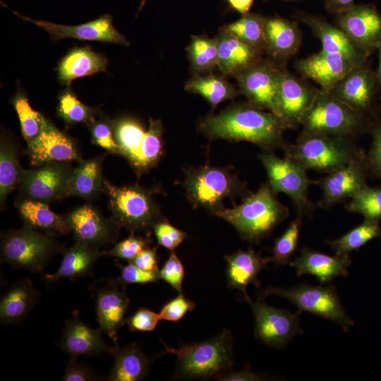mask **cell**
<instances>
[{
    "label": "cell",
    "instance_id": "obj_1",
    "mask_svg": "<svg viewBox=\"0 0 381 381\" xmlns=\"http://www.w3.org/2000/svg\"><path fill=\"white\" fill-rule=\"evenodd\" d=\"M200 128L212 138L246 140L264 148L282 147V134L286 129L275 114L251 104L233 106L207 117Z\"/></svg>",
    "mask_w": 381,
    "mask_h": 381
},
{
    "label": "cell",
    "instance_id": "obj_2",
    "mask_svg": "<svg viewBox=\"0 0 381 381\" xmlns=\"http://www.w3.org/2000/svg\"><path fill=\"white\" fill-rule=\"evenodd\" d=\"M164 351L176 357V375L185 379H209L231 370L234 361L233 337L226 329L212 338L178 349L162 341Z\"/></svg>",
    "mask_w": 381,
    "mask_h": 381
},
{
    "label": "cell",
    "instance_id": "obj_3",
    "mask_svg": "<svg viewBox=\"0 0 381 381\" xmlns=\"http://www.w3.org/2000/svg\"><path fill=\"white\" fill-rule=\"evenodd\" d=\"M274 193L270 185H262L240 205L217 214L233 225L243 239L258 243L289 215Z\"/></svg>",
    "mask_w": 381,
    "mask_h": 381
},
{
    "label": "cell",
    "instance_id": "obj_4",
    "mask_svg": "<svg viewBox=\"0 0 381 381\" xmlns=\"http://www.w3.org/2000/svg\"><path fill=\"white\" fill-rule=\"evenodd\" d=\"M375 121L356 112L331 92L320 89L313 104L302 119L301 133L351 138L370 133Z\"/></svg>",
    "mask_w": 381,
    "mask_h": 381
},
{
    "label": "cell",
    "instance_id": "obj_5",
    "mask_svg": "<svg viewBox=\"0 0 381 381\" xmlns=\"http://www.w3.org/2000/svg\"><path fill=\"white\" fill-rule=\"evenodd\" d=\"M285 157L304 168L329 173L351 161L363 150L349 138L301 133L294 143L282 146Z\"/></svg>",
    "mask_w": 381,
    "mask_h": 381
},
{
    "label": "cell",
    "instance_id": "obj_6",
    "mask_svg": "<svg viewBox=\"0 0 381 381\" xmlns=\"http://www.w3.org/2000/svg\"><path fill=\"white\" fill-rule=\"evenodd\" d=\"M65 250L53 235L27 226L6 232L1 241V261L32 272L43 271L54 255Z\"/></svg>",
    "mask_w": 381,
    "mask_h": 381
},
{
    "label": "cell",
    "instance_id": "obj_7",
    "mask_svg": "<svg viewBox=\"0 0 381 381\" xmlns=\"http://www.w3.org/2000/svg\"><path fill=\"white\" fill-rule=\"evenodd\" d=\"M113 221L130 231H149L159 222L158 210L148 192L137 186L117 187L104 180Z\"/></svg>",
    "mask_w": 381,
    "mask_h": 381
},
{
    "label": "cell",
    "instance_id": "obj_8",
    "mask_svg": "<svg viewBox=\"0 0 381 381\" xmlns=\"http://www.w3.org/2000/svg\"><path fill=\"white\" fill-rule=\"evenodd\" d=\"M259 294L284 298L297 306L299 312H308L329 320L345 332L354 325L332 284L322 286L301 284L289 289L267 287Z\"/></svg>",
    "mask_w": 381,
    "mask_h": 381
},
{
    "label": "cell",
    "instance_id": "obj_9",
    "mask_svg": "<svg viewBox=\"0 0 381 381\" xmlns=\"http://www.w3.org/2000/svg\"><path fill=\"white\" fill-rule=\"evenodd\" d=\"M270 186L276 193H283L291 200L300 217L311 214L315 206L308 198V190L314 180L307 176V169L287 157H279L270 153L259 155Z\"/></svg>",
    "mask_w": 381,
    "mask_h": 381
},
{
    "label": "cell",
    "instance_id": "obj_10",
    "mask_svg": "<svg viewBox=\"0 0 381 381\" xmlns=\"http://www.w3.org/2000/svg\"><path fill=\"white\" fill-rule=\"evenodd\" d=\"M252 308L255 319V337L265 345L284 348L297 334L303 332L300 326L298 310L291 313L266 303L265 296L260 295L255 301L246 300Z\"/></svg>",
    "mask_w": 381,
    "mask_h": 381
},
{
    "label": "cell",
    "instance_id": "obj_11",
    "mask_svg": "<svg viewBox=\"0 0 381 381\" xmlns=\"http://www.w3.org/2000/svg\"><path fill=\"white\" fill-rule=\"evenodd\" d=\"M282 66L269 59H260L257 62L237 73L241 92L250 104L268 109L278 117V98Z\"/></svg>",
    "mask_w": 381,
    "mask_h": 381
},
{
    "label": "cell",
    "instance_id": "obj_12",
    "mask_svg": "<svg viewBox=\"0 0 381 381\" xmlns=\"http://www.w3.org/2000/svg\"><path fill=\"white\" fill-rule=\"evenodd\" d=\"M368 176L366 154L363 150L346 164L327 173V175L314 184L322 191L319 206L328 209L334 205L350 200L368 184Z\"/></svg>",
    "mask_w": 381,
    "mask_h": 381
},
{
    "label": "cell",
    "instance_id": "obj_13",
    "mask_svg": "<svg viewBox=\"0 0 381 381\" xmlns=\"http://www.w3.org/2000/svg\"><path fill=\"white\" fill-rule=\"evenodd\" d=\"M73 169L68 163L52 162L22 170L18 183L23 198L50 202L67 196Z\"/></svg>",
    "mask_w": 381,
    "mask_h": 381
},
{
    "label": "cell",
    "instance_id": "obj_14",
    "mask_svg": "<svg viewBox=\"0 0 381 381\" xmlns=\"http://www.w3.org/2000/svg\"><path fill=\"white\" fill-rule=\"evenodd\" d=\"M336 25L368 56L381 43V13L371 4H353L336 13Z\"/></svg>",
    "mask_w": 381,
    "mask_h": 381
},
{
    "label": "cell",
    "instance_id": "obj_15",
    "mask_svg": "<svg viewBox=\"0 0 381 381\" xmlns=\"http://www.w3.org/2000/svg\"><path fill=\"white\" fill-rule=\"evenodd\" d=\"M379 87L375 71L365 64L353 67L329 92L356 112L373 117Z\"/></svg>",
    "mask_w": 381,
    "mask_h": 381
},
{
    "label": "cell",
    "instance_id": "obj_16",
    "mask_svg": "<svg viewBox=\"0 0 381 381\" xmlns=\"http://www.w3.org/2000/svg\"><path fill=\"white\" fill-rule=\"evenodd\" d=\"M320 89L304 78H299L283 68L278 98V117L286 128L301 125L306 113L313 104Z\"/></svg>",
    "mask_w": 381,
    "mask_h": 381
},
{
    "label": "cell",
    "instance_id": "obj_17",
    "mask_svg": "<svg viewBox=\"0 0 381 381\" xmlns=\"http://www.w3.org/2000/svg\"><path fill=\"white\" fill-rule=\"evenodd\" d=\"M32 165L39 167L47 163H69L79 160L78 150L74 142L42 117L37 135L28 143Z\"/></svg>",
    "mask_w": 381,
    "mask_h": 381
},
{
    "label": "cell",
    "instance_id": "obj_18",
    "mask_svg": "<svg viewBox=\"0 0 381 381\" xmlns=\"http://www.w3.org/2000/svg\"><path fill=\"white\" fill-rule=\"evenodd\" d=\"M125 286L119 279H111L95 292L99 328L115 344L119 329L126 324V313L130 304Z\"/></svg>",
    "mask_w": 381,
    "mask_h": 381
},
{
    "label": "cell",
    "instance_id": "obj_19",
    "mask_svg": "<svg viewBox=\"0 0 381 381\" xmlns=\"http://www.w3.org/2000/svg\"><path fill=\"white\" fill-rule=\"evenodd\" d=\"M66 220L75 241L97 247L114 242L117 238L119 226L90 205L74 209L66 216Z\"/></svg>",
    "mask_w": 381,
    "mask_h": 381
},
{
    "label": "cell",
    "instance_id": "obj_20",
    "mask_svg": "<svg viewBox=\"0 0 381 381\" xmlns=\"http://www.w3.org/2000/svg\"><path fill=\"white\" fill-rule=\"evenodd\" d=\"M13 13L23 20L33 23L43 28L54 40L73 37L79 40L113 42L124 45H128L129 44L127 40L115 29L111 17L109 15H104L95 20L85 24L68 26L33 20L13 11Z\"/></svg>",
    "mask_w": 381,
    "mask_h": 381
},
{
    "label": "cell",
    "instance_id": "obj_21",
    "mask_svg": "<svg viewBox=\"0 0 381 381\" xmlns=\"http://www.w3.org/2000/svg\"><path fill=\"white\" fill-rule=\"evenodd\" d=\"M296 66L304 79L314 81L320 85V90L329 92L349 71L357 66L342 56L320 50L300 59Z\"/></svg>",
    "mask_w": 381,
    "mask_h": 381
},
{
    "label": "cell",
    "instance_id": "obj_22",
    "mask_svg": "<svg viewBox=\"0 0 381 381\" xmlns=\"http://www.w3.org/2000/svg\"><path fill=\"white\" fill-rule=\"evenodd\" d=\"M298 19L306 24L319 39L321 50L342 56L355 66L367 64L369 56L359 50L338 26L304 13L298 14Z\"/></svg>",
    "mask_w": 381,
    "mask_h": 381
},
{
    "label": "cell",
    "instance_id": "obj_23",
    "mask_svg": "<svg viewBox=\"0 0 381 381\" xmlns=\"http://www.w3.org/2000/svg\"><path fill=\"white\" fill-rule=\"evenodd\" d=\"M300 255L291 265L296 270L298 277L313 275L321 284H329L335 277L348 275V267L351 264L349 255H328L317 250L303 247Z\"/></svg>",
    "mask_w": 381,
    "mask_h": 381
},
{
    "label": "cell",
    "instance_id": "obj_24",
    "mask_svg": "<svg viewBox=\"0 0 381 381\" xmlns=\"http://www.w3.org/2000/svg\"><path fill=\"white\" fill-rule=\"evenodd\" d=\"M235 185L232 177L224 170L204 168L190 177L188 188L196 204L212 208L231 193Z\"/></svg>",
    "mask_w": 381,
    "mask_h": 381
},
{
    "label": "cell",
    "instance_id": "obj_25",
    "mask_svg": "<svg viewBox=\"0 0 381 381\" xmlns=\"http://www.w3.org/2000/svg\"><path fill=\"white\" fill-rule=\"evenodd\" d=\"M265 51L279 63L286 61L300 47L301 35L297 24L280 16L265 18Z\"/></svg>",
    "mask_w": 381,
    "mask_h": 381
},
{
    "label": "cell",
    "instance_id": "obj_26",
    "mask_svg": "<svg viewBox=\"0 0 381 381\" xmlns=\"http://www.w3.org/2000/svg\"><path fill=\"white\" fill-rule=\"evenodd\" d=\"M102 330L92 329L78 318L66 320L60 340L61 349L71 357L110 353L102 336Z\"/></svg>",
    "mask_w": 381,
    "mask_h": 381
},
{
    "label": "cell",
    "instance_id": "obj_27",
    "mask_svg": "<svg viewBox=\"0 0 381 381\" xmlns=\"http://www.w3.org/2000/svg\"><path fill=\"white\" fill-rule=\"evenodd\" d=\"M226 261V275L229 287L242 291L243 298H250L246 289L253 284L260 287L258 275L266 267L270 258H264L254 250H238L225 257Z\"/></svg>",
    "mask_w": 381,
    "mask_h": 381
},
{
    "label": "cell",
    "instance_id": "obj_28",
    "mask_svg": "<svg viewBox=\"0 0 381 381\" xmlns=\"http://www.w3.org/2000/svg\"><path fill=\"white\" fill-rule=\"evenodd\" d=\"M217 68L224 75L234 76L261 59V52L221 28L218 36Z\"/></svg>",
    "mask_w": 381,
    "mask_h": 381
},
{
    "label": "cell",
    "instance_id": "obj_29",
    "mask_svg": "<svg viewBox=\"0 0 381 381\" xmlns=\"http://www.w3.org/2000/svg\"><path fill=\"white\" fill-rule=\"evenodd\" d=\"M39 299L40 293L31 280L23 279L15 282L1 299V322L4 325L20 322Z\"/></svg>",
    "mask_w": 381,
    "mask_h": 381
},
{
    "label": "cell",
    "instance_id": "obj_30",
    "mask_svg": "<svg viewBox=\"0 0 381 381\" xmlns=\"http://www.w3.org/2000/svg\"><path fill=\"white\" fill-rule=\"evenodd\" d=\"M63 253L61 265L56 272L44 275L47 282H56L62 278L75 279L89 275L97 260L103 255L97 247L78 241Z\"/></svg>",
    "mask_w": 381,
    "mask_h": 381
},
{
    "label": "cell",
    "instance_id": "obj_31",
    "mask_svg": "<svg viewBox=\"0 0 381 381\" xmlns=\"http://www.w3.org/2000/svg\"><path fill=\"white\" fill-rule=\"evenodd\" d=\"M109 353L115 360L107 377L108 380L139 381L147 375L150 361L136 344L123 348L116 344L111 346Z\"/></svg>",
    "mask_w": 381,
    "mask_h": 381
},
{
    "label": "cell",
    "instance_id": "obj_32",
    "mask_svg": "<svg viewBox=\"0 0 381 381\" xmlns=\"http://www.w3.org/2000/svg\"><path fill=\"white\" fill-rule=\"evenodd\" d=\"M17 207L27 226L53 236L70 231L66 217H64L52 211L47 202L23 197L18 201Z\"/></svg>",
    "mask_w": 381,
    "mask_h": 381
},
{
    "label": "cell",
    "instance_id": "obj_33",
    "mask_svg": "<svg viewBox=\"0 0 381 381\" xmlns=\"http://www.w3.org/2000/svg\"><path fill=\"white\" fill-rule=\"evenodd\" d=\"M107 61L98 53L88 47L75 48L71 50L59 65V79L61 83L69 84L73 80L104 71Z\"/></svg>",
    "mask_w": 381,
    "mask_h": 381
},
{
    "label": "cell",
    "instance_id": "obj_34",
    "mask_svg": "<svg viewBox=\"0 0 381 381\" xmlns=\"http://www.w3.org/2000/svg\"><path fill=\"white\" fill-rule=\"evenodd\" d=\"M103 183L101 160L99 158H95L82 161L73 170L67 196L92 198L100 190H103Z\"/></svg>",
    "mask_w": 381,
    "mask_h": 381
},
{
    "label": "cell",
    "instance_id": "obj_35",
    "mask_svg": "<svg viewBox=\"0 0 381 381\" xmlns=\"http://www.w3.org/2000/svg\"><path fill=\"white\" fill-rule=\"evenodd\" d=\"M265 18L258 13H248L222 29L241 42L263 54L265 51Z\"/></svg>",
    "mask_w": 381,
    "mask_h": 381
},
{
    "label": "cell",
    "instance_id": "obj_36",
    "mask_svg": "<svg viewBox=\"0 0 381 381\" xmlns=\"http://www.w3.org/2000/svg\"><path fill=\"white\" fill-rule=\"evenodd\" d=\"M185 90L201 95L213 106L236 95L234 87L224 77L211 73L195 75L186 83Z\"/></svg>",
    "mask_w": 381,
    "mask_h": 381
},
{
    "label": "cell",
    "instance_id": "obj_37",
    "mask_svg": "<svg viewBox=\"0 0 381 381\" xmlns=\"http://www.w3.org/2000/svg\"><path fill=\"white\" fill-rule=\"evenodd\" d=\"M120 154L135 166L146 131L137 121L130 119L118 121L113 127Z\"/></svg>",
    "mask_w": 381,
    "mask_h": 381
},
{
    "label": "cell",
    "instance_id": "obj_38",
    "mask_svg": "<svg viewBox=\"0 0 381 381\" xmlns=\"http://www.w3.org/2000/svg\"><path fill=\"white\" fill-rule=\"evenodd\" d=\"M381 238L380 222L365 220L343 236L326 243L334 251L336 255H349L357 250L372 239Z\"/></svg>",
    "mask_w": 381,
    "mask_h": 381
},
{
    "label": "cell",
    "instance_id": "obj_39",
    "mask_svg": "<svg viewBox=\"0 0 381 381\" xmlns=\"http://www.w3.org/2000/svg\"><path fill=\"white\" fill-rule=\"evenodd\" d=\"M187 53L193 71L197 74L210 73L218 62L217 37L193 36Z\"/></svg>",
    "mask_w": 381,
    "mask_h": 381
},
{
    "label": "cell",
    "instance_id": "obj_40",
    "mask_svg": "<svg viewBox=\"0 0 381 381\" xmlns=\"http://www.w3.org/2000/svg\"><path fill=\"white\" fill-rule=\"evenodd\" d=\"M20 168L14 145L6 139H1L0 146V202H5L7 195L18 185Z\"/></svg>",
    "mask_w": 381,
    "mask_h": 381
},
{
    "label": "cell",
    "instance_id": "obj_41",
    "mask_svg": "<svg viewBox=\"0 0 381 381\" xmlns=\"http://www.w3.org/2000/svg\"><path fill=\"white\" fill-rule=\"evenodd\" d=\"M352 213L361 214L365 220L380 222L381 219V186L367 185L345 205Z\"/></svg>",
    "mask_w": 381,
    "mask_h": 381
},
{
    "label": "cell",
    "instance_id": "obj_42",
    "mask_svg": "<svg viewBox=\"0 0 381 381\" xmlns=\"http://www.w3.org/2000/svg\"><path fill=\"white\" fill-rule=\"evenodd\" d=\"M302 225L301 217L291 221L285 231L277 238L272 249L270 262L275 266L286 265L297 249L299 234Z\"/></svg>",
    "mask_w": 381,
    "mask_h": 381
},
{
    "label": "cell",
    "instance_id": "obj_43",
    "mask_svg": "<svg viewBox=\"0 0 381 381\" xmlns=\"http://www.w3.org/2000/svg\"><path fill=\"white\" fill-rule=\"evenodd\" d=\"M162 126L159 121L150 119V125L143 140L135 168L143 170L159 158L162 153Z\"/></svg>",
    "mask_w": 381,
    "mask_h": 381
},
{
    "label": "cell",
    "instance_id": "obj_44",
    "mask_svg": "<svg viewBox=\"0 0 381 381\" xmlns=\"http://www.w3.org/2000/svg\"><path fill=\"white\" fill-rule=\"evenodd\" d=\"M13 105L20 123L22 135L29 143L39 133L43 116L30 107L23 95H18L14 99Z\"/></svg>",
    "mask_w": 381,
    "mask_h": 381
},
{
    "label": "cell",
    "instance_id": "obj_45",
    "mask_svg": "<svg viewBox=\"0 0 381 381\" xmlns=\"http://www.w3.org/2000/svg\"><path fill=\"white\" fill-rule=\"evenodd\" d=\"M58 112L68 123L89 122L93 119V109L80 102L70 90L65 91L59 98Z\"/></svg>",
    "mask_w": 381,
    "mask_h": 381
},
{
    "label": "cell",
    "instance_id": "obj_46",
    "mask_svg": "<svg viewBox=\"0 0 381 381\" xmlns=\"http://www.w3.org/2000/svg\"><path fill=\"white\" fill-rule=\"evenodd\" d=\"M150 240L132 234L127 238L116 243L114 248L107 252H102L103 255L114 256L119 258L131 261L142 250L148 248Z\"/></svg>",
    "mask_w": 381,
    "mask_h": 381
},
{
    "label": "cell",
    "instance_id": "obj_47",
    "mask_svg": "<svg viewBox=\"0 0 381 381\" xmlns=\"http://www.w3.org/2000/svg\"><path fill=\"white\" fill-rule=\"evenodd\" d=\"M89 123L93 143L110 152L120 154L111 126L104 121H97L94 118Z\"/></svg>",
    "mask_w": 381,
    "mask_h": 381
},
{
    "label": "cell",
    "instance_id": "obj_48",
    "mask_svg": "<svg viewBox=\"0 0 381 381\" xmlns=\"http://www.w3.org/2000/svg\"><path fill=\"white\" fill-rule=\"evenodd\" d=\"M372 145L366 154L368 175L381 180V122L375 120L370 131Z\"/></svg>",
    "mask_w": 381,
    "mask_h": 381
},
{
    "label": "cell",
    "instance_id": "obj_49",
    "mask_svg": "<svg viewBox=\"0 0 381 381\" xmlns=\"http://www.w3.org/2000/svg\"><path fill=\"white\" fill-rule=\"evenodd\" d=\"M185 276V269L183 263L174 252L159 270L160 279L169 284L179 294L183 293V280Z\"/></svg>",
    "mask_w": 381,
    "mask_h": 381
},
{
    "label": "cell",
    "instance_id": "obj_50",
    "mask_svg": "<svg viewBox=\"0 0 381 381\" xmlns=\"http://www.w3.org/2000/svg\"><path fill=\"white\" fill-rule=\"evenodd\" d=\"M195 303L186 298L183 293L164 305L159 314L161 320L177 322L183 318L188 312L192 311Z\"/></svg>",
    "mask_w": 381,
    "mask_h": 381
},
{
    "label": "cell",
    "instance_id": "obj_51",
    "mask_svg": "<svg viewBox=\"0 0 381 381\" xmlns=\"http://www.w3.org/2000/svg\"><path fill=\"white\" fill-rule=\"evenodd\" d=\"M119 265L121 274L119 280L124 284H149L157 282L160 279L159 270L147 271L139 268L131 262L128 265Z\"/></svg>",
    "mask_w": 381,
    "mask_h": 381
},
{
    "label": "cell",
    "instance_id": "obj_52",
    "mask_svg": "<svg viewBox=\"0 0 381 381\" xmlns=\"http://www.w3.org/2000/svg\"><path fill=\"white\" fill-rule=\"evenodd\" d=\"M160 320L159 313L146 308H140L126 318V324L131 331L151 332L156 328Z\"/></svg>",
    "mask_w": 381,
    "mask_h": 381
},
{
    "label": "cell",
    "instance_id": "obj_53",
    "mask_svg": "<svg viewBox=\"0 0 381 381\" xmlns=\"http://www.w3.org/2000/svg\"><path fill=\"white\" fill-rule=\"evenodd\" d=\"M154 230L158 243L170 250H174L186 236V233L167 222H158Z\"/></svg>",
    "mask_w": 381,
    "mask_h": 381
},
{
    "label": "cell",
    "instance_id": "obj_54",
    "mask_svg": "<svg viewBox=\"0 0 381 381\" xmlns=\"http://www.w3.org/2000/svg\"><path fill=\"white\" fill-rule=\"evenodd\" d=\"M100 380L93 369L85 364L79 363L75 358L71 357L66 363L61 380L64 381H92Z\"/></svg>",
    "mask_w": 381,
    "mask_h": 381
},
{
    "label": "cell",
    "instance_id": "obj_55",
    "mask_svg": "<svg viewBox=\"0 0 381 381\" xmlns=\"http://www.w3.org/2000/svg\"><path fill=\"white\" fill-rule=\"evenodd\" d=\"M214 379L222 381H259L265 380V377L260 374L253 372L249 365H247L241 371L233 372L232 370H229L216 376Z\"/></svg>",
    "mask_w": 381,
    "mask_h": 381
},
{
    "label": "cell",
    "instance_id": "obj_56",
    "mask_svg": "<svg viewBox=\"0 0 381 381\" xmlns=\"http://www.w3.org/2000/svg\"><path fill=\"white\" fill-rule=\"evenodd\" d=\"M157 249L147 248L142 250L134 259L128 261L140 269L151 271L158 269L159 259L157 255Z\"/></svg>",
    "mask_w": 381,
    "mask_h": 381
},
{
    "label": "cell",
    "instance_id": "obj_57",
    "mask_svg": "<svg viewBox=\"0 0 381 381\" xmlns=\"http://www.w3.org/2000/svg\"><path fill=\"white\" fill-rule=\"evenodd\" d=\"M354 1L355 0H325V4L328 11L336 14L354 4Z\"/></svg>",
    "mask_w": 381,
    "mask_h": 381
},
{
    "label": "cell",
    "instance_id": "obj_58",
    "mask_svg": "<svg viewBox=\"0 0 381 381\" xmlns=\"http://www.w3.org/2000/svg\"><path fill=\"white\" fill-rule=\"evenodd\" d=\"M230 6L242 15L249 13L253 0H227Z\"/></svg>",
    "mask_w": 381,
    "mask_h": 381
},
{
    "label": "cell",
    "instance_id": "obj_59",
    "mask_svg": "<svg viewBox=\"0 0 381 381\" xmlns=\"http://www.w3.org/2000/svg\"><path fill=\"white\" fill-rule=\"evenodd\" d=\"M376 51L377 52L378 64L375 73L377 81L379 85L381 86V43L379 44Z\"/></svg>",
    "mask_w": 381,
    "mask_h": 381
},
{
    "label": "cell",
    "instance_id": "obj_60",
    "mask_svg": "<svg viewBox=\"0 0 381 381\" xmlns=\"http://www.w3.org/2000/svg\"><path fill=\"white\" fill-rule=\"evenodd\" d=\"M147 0H142L141 1V3H140V7H139V9L141 10L143 6L145 5V2H146Z\"/></svg>",
    "mask_w": 381,
    "mask_h": 381
},
{
    "label": "cell",
    "instance_id": "obj_61",
    "mask_svg": "<svg viewBox=\"0 0 381 381\" xmlns=\"http://www.w3.org/2000/svg\"><path fill=\"white\" fill-rule=\"evenodd\" d=\"M286 1H299V0H286Z\"/></svg>",
    "mask_w": 381,
    "mask_h": 381
}]
</instances>
